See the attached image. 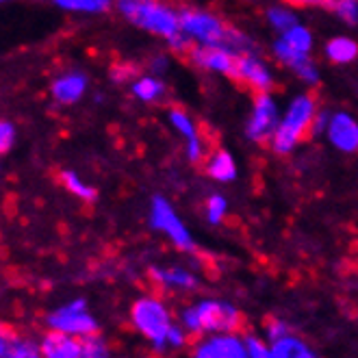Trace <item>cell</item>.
Listing matches in <instances>:
<instances>
[{
	"instance_id": "cell-5",
	"label": "cell",
	"mask_w": 358,
	"mask_h": 358,
	"mask_svg": "<svg viewBox=\"0 0 358 358\" xmlns=\"http://www.w3.org/2000/svg\"><path fill=\"white\" fill-rule=\"evenodd\" d=\"M180 13V31L200 46H224L230 27L222 20L202 9H182Z\"/></svg>"
},
{
	"instance_id": "cell-13",
	"label": "cell",
	"mask_w": 358,
	"mask_h": 358,
	"mask_svg": "<svg viewBox=\"0 0 358 358\" xmlns=\"http://www.w3.org/2000/svg\"><path fill=\"white\" fill-rule=\"evenodd\" d=\"M235 80H241L257 92H267L271 87V72L265 61L257 52L237 55V74Z\"/></svg>"
},
{
	"instance_id": "cell-33",
	"label": "cell",
	"mask_w": 358,
	"mask_h": 358,
	"mask_svg": "<svg viewBox=\"0 0 358 358\" xmlns=\"http://www.w3.org/2000/svg\"><path fill=\"white\" fill-rule=\"evenodd\" d=\"M330 111H317L313 117V124H310V137H320L326 129H328V122H330Z\"/></svg>"
},
{
	"instance_id": "cell-34",
	"label": "cell",
	"mask_w": 358,
	"mask_h": 358,
	"mask_svg": "<svg viewBox=\"0 0 358 358\" xmlns=\"http://www.w3.org/2000/svg\"><path fill=\"white\" fill-rule=\"evenodd\" d=\"M185 150H187V159L192 161V163H200L202 157H204V145L200 141V137L196 139H189L187 145H185Z\"/></svg>"
},
{
	"instance_id": "cell-3",
	"label": "cell",
	"mask_w": 358,
	"mask_h": 358,
	"mask_svg": "<svg viewBox=\"0 0 358 358\" xmlns=\"http://www.w3.org/2000/svg\"><path fill=\"white\" fill-rule=\"evenodd\" d=\"M117 9L133 24L152 35L170 39L180 33V13L157 0H117Z\"/></svg>"
},
{
	"instance_id": "cell-14",
	"label": "cell",
	"mask_w": 358,
	"mask_h": 358,
	"mask_svg": "<svg viewBox=\"0 0 358 358\" xmlns=\"http://www.w3.org/2000/svg\"><path fill=\"white\" fill-rule=\"evenodd\" d=\"M39 348H41V354L48 358H78V356H83L80 341L74 339V334L61 332V330H52L50 334H46L44 343Z\"/></svg>"
},
{
	"instance_id": "cell-17",
	"label": "cell",
	"mask_w": 358,
	"mask_h": 358,
	"mask_svg": "<svg viewBox=\"0 0 358 358\" xmlns=\"http://www.w3.org/2000/svg\"><path fill=\"white\" fill-rule=\"evenodd\" d=\"M271 348V358H313L315 352L308 350V345L298 339V336H293L291 332L280 336V339L271 341L269 343Z\"/></svg>"
},
{
	"instance_id": "cell-2",
	"label": "cell",
	"mask_w": 358,
	"mask_h": 358,
	"mask_svg": "<svg viewBox=\"0 0 358 358\" xmlns=\"http://www.w3.org/2000/svg\"><path fill=\"white\" fill-rule=\"evenodd\" d=\"M180 324L192 334H210V332H235L241 326V313L228 302L202 300L192 308H185Z\"/></svg>"
},
{
	"instance_id": "cell-39",
	"label": "cell",
	"mask_w": 358,
	"mask_h": 358,
	"mask_svg": "<svg viewBox=\"0 0 358 358\" xmlns=\"http://www.w3.org/2000/svg\"><path fill=\"white\" fill-rule=\"evenodd\" d=\"M0 3H5V0H0Z\"/></svg>"
},
{
	"instance_id": "cell-37",
	"label": "cell",
	"mask_w": 358,
	"mask_h": 358,
	"mask_svg": "<svg viewBox=\"0 0 358 358\" xmlns=\"http://www.w3.org/2000/svg\"><path fill=\"white\" fill-rule=\"evenodd\" d=\"M293 5H302V7H332V0H289Z\"/></svg>"
},
{
	"instance_id": "cell-19",
	"label": "cell",
	"mask_w": 358,
	"mask_h": 358,
	"mask_svg": "<svg viewBox=\"0 0 358 358\" xmlns=\"http://www.w3.org/2000/svg\"><path fill=\"white\" fill-rule=\"evenodd\" d=\"M326 57L336 66H345L358 57V44L350 37H334L326 44Z\"/></svg>"
},
{
	"instance_id": "cell-11",
	"label": "cell",
	"mask_w": 358,
	"mask_h": 358,
	"mask_svg": "<svg viewBox=\"0 0 358 358\" xmlns=\"http://www.w3.org/2000/svg\"><path fill=\"white\" fill-rule=\"evenodd\" d=\"M194 354L198 358H248L245 343L235 332H210Z\"/></svg>"
},
{
	"instance_id": "cell-18",
	"label": "cell",
	"mask_w": 358,
	"mask_h": 358,
	"mask_svg": "<svg viewBox=\"0 0 358 358\" xmlns=\"http://www.w3.org/2000/svg\"><path fill=\"white\" fill-rule=\"evenodd\" d=\"M206 172L217 182H233L237 178V165H235L233 157H230V152L217 150L206 163Z\"/></svg>"
},
{
	"instance_id": "cell-31",
	"label": "cell",
	"mask_w": 358,
	"mask_h": 358,
	"mask_svg": "<svg viewBox=\"0 0 358 358\" xmlns=\"http://www.w3.org/2000/svg\"><path fill=\"white\" fill-rule=\"evenodd\" d=\"M187 330L182 326H176L172 324L170 330H167V348H172V350H178V348H185L187 343Z\"/></svg>"
},
{
	"instance_id": "cell-29",
	"label": "cell",
	"mask_w": 358,
	"mask_h": 358,
	"mask_svg": "<svg viewBox=\"0 0 358 358\" xmlns=\"http://www.w3.org/2000/svg\"><path fill=\"white\" fill-rule=\"evenodd\" d=\"M243 343H245V350H248V358H271V348L265 341H261L259 336L245 334Z\"/></svg>"
},
{
	"instance_id": "cell-27",
	"label": "cell",
	"mask_w": 358,
	"mask_h": 358,
	"mask_svg": "<svg viewBox=\"0 0 358 358\" xmlns=\"http://www.w3.org/2000/svg\"><path fill=\"white\" fill-rule=\"evenodd\" d=\"M226 208H228V202L224 196L220 194H213L208 200H206V220L208 224H220L226 215Z\"/></svg>"
},
{
	"instance_id": "cell-35",
	"label": "cell",
	"mask_w": 358,
	"mask_h": 358,
	"mask_svg": "<svg viewBox=\"0 0 358 358\" xmlns=\"http://www.w3.org/2000/svg\"><path fill=\"white\" fill-rule=\"evenodd\" d=\"M291 330H289V324L287 322H280V320H271L269 324H267V339H269V343L271 341H276V339H280V336H285V334H289Z\"/></svg>"
},
{
	"instance_id": "cell-16",
	"label": "cell",
	"mask_w": 358,
	"mask_h": 358,
	"mask_svg": "<svg viewBox=\"0 0 358 358\" xmlns=\"http://www.w3.org/2000/svg\"><path fill=\"white\" fill-rule=\"evenodd\" d=\"M85 87H87V78L85 76H83V74H68V76L59 78L52 85V96L63 104H72L83 96Z\"/></svg>"
},
{
	"instance_id": "cell-6",
	"label": "cell",
	"mask_w": 358,
	"mask_h": 358,
	"mask_svg": "<svg viewBox=\"0 0 358 358\" xmlns=\"http://www.w3.org/2000/svg\"><path fill=\"white\" fill-rule=\"evenodd\" d=\"M150 224L159 233L167 235L176 248L185 250V252H194L196 250V241L192 237V233L187 230V226L180 222V217L176 215V210L172 208V204L167 202L161 196L152 198V208H150Z\"/></svg>"
},
{
	"instance_id": "cell-24",
	"label": "cell",
	"mask_w": 358,
	"mask_h": 358,
	"mask_svg": "<svg viewBox=\"0 0 358 358\" xmlns=\"http://www.w3.org/2000/svg\"><path fill=\"white\" fill-rule=\"evenodd\" d=\"M61 182L66 185L68 192H72L74 196H78L80 200H85V202H94L96 196H98V194H96V189L87 187V185H83L74 172H63V174H61Z\"/></svg>"
},
{
	"instance_id": "cell-38",
	"label": "cell",
	"mask_w": 358,
	"mask_h": 358,
	"mask_svg": "<svg viewBox=\"0 0 358 358\" xmlns=\"http://www.w3.org/2000/svg\"><path fill=\"white\" fill-rule=\"evenodd\" d=\"M135 72H137L135 68H115L111 76H113V80L122 83V80H126V78H129L131 74H135Z\"/></svg>"
},
{
	"instance_id": "cell-10",
	"label": "cell",
	"mask_w": 358,
	"mask_h": 358,
	"mask_svg": "<svg viewBox=\"0 0 358 358\" xmlns=\"http://www.w3.org/2000/svg\"><path fill=\"white\" fill-rule=\"evenodd\" d=\"M273 57H276L282 66L293 70V74L302 83H306V85H317L320 83V70L315 66V61L310 59V55L291 48L282 37L273 41Z\"/></svg>"
},
{
	"instance_id": "cell-25",
	"label": "cell",
	"mask_w": 358,
	"mask_h": 358,
	"mask_svg": "<svg viewBox=\"0 0 358 358\" xmlns=\"http://www.w3.org/2000/svg\"><path fill=\"white\" fill-rule=\"evenodd\" d=\"M170 122H172V126H174V129H176L187 141L198 137L196 124H194L192 117H189L187 111H182V109H170Z\"/></svg>"
},
{
	"instance_id": "cell-15",
	"label": "cell",
	"mask_w": 358,
	"mask_h": 358,
	"mask_svg": "<svg viewBox=\"0 0 358 358\" xmlns=\"http://www.w3.org/2000/svg\"><path fill=\"white\" fill-rule=\"evenodd\" d=\"M150 276L155 282H159L167 289H176V291H196L198 289V278L192 271L180 269V267H170V269L152 267Z\"/></svg>"
},
{
	"instance_id": "cell-22",
	"label": "cell",
	"mask_w": 358,
	"mask_h": 358,
	"mask_svg": "<svg viewBox=\"0 0 358 358\" xmlns=\"http://www.w3.org/2000/svg\"><path fill=\"white\" fill-rule=\"evenodd\" d=\"M55 3L68 11H85V13H102L111 7V0H55Z\"/></svg>"
},
{
	"instance_id": "cell-28",
	"label": "cell",
	"mask_w": 358,
	"mask_h": 358,
	"mask_svg": "<svg viewBox=\"0 0 358 358\" xmlns=\"http://www.w3.org/2000/svg\"><path fill=\"white\" fill-rule=\"evenodd\" d=\"M80 348H83V356L87 358H98V356H107V345L104 341L96 334H87V336H80Z\"/></svg>"
},
{
	"instance_id": "cell-9",
	"label": "cell",
	"mask_w": 358,
	"mask_h": 358,
	"mask_svg": "<svg viewBox=\"0 0 358 358\" xmlns=\"http://www.w3.org/2000/svg\"><path fill=\"white\" fill-rule=\"evenodd\" d=\"M189 59L196 68L226 74L230 78H235L237 74V55L233 50H228L226 46H192L189 50Z\"/></svg>"
},
{
	"instance_id": "cell-12",
	"label": "cell",
	"mask_w": 358,
	"mask_h": 358,
	"mask_svg": "<svg viewBox=\"0 0 358 358\" xmlns=\"http://www.w3.org/2000/svg\"><path fill=\"white\" fill-rule=\"evenodd\" d=\"M326 135H328V141L339 152H345V155L358 152V122L354 115L345 111L332 113Z\"/></svg>"
},
{
	"instance_id": "cell-20",
	"label": "cell",
	"mask_w": 358,
	"mask_h": 358,
	"mask_svg": "<svg viewBox=\"0 0 358 358\" xmlns=\"http://www.w3.org/2000/svg\"><path fill=\"white\" fill-rule=\"evenodd\" d=\"M133 94L141 102H159L165 96V85L157 76H143L133 83Z\"/></svg>"
},
{
	"instance_id": "cell-23",
	"label": "cell",
	"mask_w": 358,
	"mask_h": 358,
	"mask_svg": "<svg viewBox=\"0 0 358 358\" xmlns=\"http://www.w3.org/2000/svg\"><path fill=\"white\" fill-rule=\"evenodd\" d=\"M267 20H269L271 29H276L278 33H285V31H289L291 27L300 24V22H298V15L293 13V11H289V9H285V7H271V9L267 11Z\"/></svg>"
},
{
	"instance_id": "cell-32",
	"label": "cell",
	"mask_w": 358,
	"mask_h": 358,
	"mask_svg": "<svg viewBox=\"0 0 358 358\" xmlns=\"http://www.w3.org/2000/svg\"><path fill=\"white\" fill-rule=\"evenodd\" d=\"M13 137H15V131L9 122H0V155L9 152V148L13 145Z\"/></svg>"
},
{
	"instance_id": "cell-36",
	"label": "cell",
	"mask_w": 358,
	"mask_h": 358,
	"mask_svg": "<svg viewBox=\"0 0 358 358\" xmlns=\"http://www.w3.org/2000/svg\"><path fill=\"white\" fill-rule=\"evenodd\" d=\"M167 68H170V61H167V57H163V55H157V57L150 61V70H152L155 74H163Z\"/></svg>"
},
{
	"instance_id": "cell-7",
	"label": "cell",
	"mask_w": 358,
	"mask_h": 358,
	"mask_svg": "<svg viewBox=\"0 0 358 358\" xmlns=\"http://www.w3.org/2000/svg\"><path fill=\"white\" fill-rule=\"evenodd\" d=\"M280 111L278 104L267 92H259L255 98V107H252V115L245 126V135L250 141L265 143L271 141L273 133H276L278 124H280Z\"/></svg>"
},
{
	"instance_id": "cell-21",
	"label": "cell",
	"mask_w": 358,
	"mask_h": 358,
	"mask_svg": "<svg viewBox=\"0 0 358 358\" xmlns=\"http://www.w3.org/2000/svg\"><path fill=\"white\" fill-rule=\"evenodd\" d=\"M280 37L287 41V44L291 48H296L300 52H310L313 50V35L306 27L302 24H296V27H291L289 31L280 33Z\"/></svg>"
},
{
	"instance_id": "cell-4",
	"label": "cell",
	"mask_w": 358,
	"mask_h": 358,
	"mask_svg": "<svg viewBox=\"0 0 358 358\" xmlns=\"http://www.w3.org/2000/svg\"><path fill=\"white\" fill-rule=\"evenodd\" d=\"M131 317L135 328L155 345V350L167 348V330L172 326V317L163 302L155 298H141L133 304Z\"/></svg>"
},
{
	"instance_id": "cell-26",
	"label": "cell",
	"mask_w": 358,
	"mask_h": 358,
	"mask_svg": "<svg viewBox=\"0 0 358 358\" xmlns=\"http://www.w3.org/2000/svg\"><path fill=\"white\" fill-rule=\"evenodd\" d=\"M330 11H334L350 27L358 24V0H332Z\"/></svg>"
},
{
	"instance_id": "cell-30",
	"label": "cell",
	"mask_w": 358,
	"mask_h": 358,
	"mask_svg": "<svg viewBox=\"0 0 358 358\" xmlns=\"http://www.w3.org/2000/svg\"><path fill=\"white\" fill-rule=\"evenodd\" d=\"M41 354V348H37L35 343L31 341H20V339H13L11 345H9V356L11 358H35Z\"/></svg>"
},
{
	"instance_id": "cell-8",
	"label": "cell",
	"mask_w": 358,
	"mask_h": 358,
	"mask_svg": "<svg viewBox=\"0 0 358 358\" xmlns=\"http://www.w3.org/2000/svg\"><path fill=\"white\" fill-rule=\"evenodd\" d=\"M48 324L55 330L68 332V334H74V336H87V334L98 332L96 320L85 310V300H74L72 304L63 306L61 310L50 315Z\"/></svg>"
},
{
	"instance_id": "cell-1",
	"label": "cell",
	"mask_w": 358,
	"mask_h": 358,
	"mask_svg": "<svg viewBox=\"0 0 358 358\" xmlns=\"http://www.w3.org/2000/svg\"><path fill=\"white\" fill-rule=\"evenodd\" d=\"M315 113H317V104H315V100L310 96L304 94V96L293 98L285 115L280 117L276 133H273V137L269 141L271 150L280 157L296 150V145L306 135H310V124H313Z\"/></svg>"
}]
</instances>
